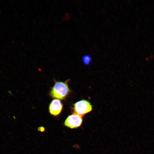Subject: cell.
<instances>
[{
  "label": "cell",
  "instance_id": "5",
  "mask_svg": "<svg viewBox=\"0 0 154 154\" xmlns=\"http://www.w3.org/2000/svg\"><path fill=\"white\" fill-rule=\"evenodd\" d=\"M83 63L86 65L89 64L92 60L91 57L89 55L86 54L83 55L82 58Z\"/></svg>",
  "mask_w": 154,
  "mask_h": 154
},
{
  "label": "cell",
  "instance_id": "4",
  "mask_svg": "<svg viewBox=\"0 0 154 154\" xmlns=\"http://www.w3.org/2000/svg\"><path fill=\"white\" fill-rule=\"evenodd\" d=\"M62 107V104L60 100L58 99L54 100L50 104L49 112L51 114L57 116L61 112Z\"/></svg>",
  "mask_w": 154,
  "mask_h": 154
},
{
  "label": "cell",
  "instance_id": "3",
  "mask_svg": "<svg viewBox=\"0 0 154 154\" xmlns=\"http://www.w3.org/2000/svg\"><path fill=\"white\" fill-rule=\"evenodd\" d=\"M82 116L74 112L67 118L64 121V125L71 129L78 127L82 123Z\"/></svg>",
  "mask_w": 154,
  "mask_h": 154
},
{
  "label": "cell",
  "instance_id": "2",
  "mask_svg": "<svg viewBox=\"0 0 154 154\" xmlns=\"http://www.w3.org/2000/svg\"><path fill=\"white\" fill-rule=\"evenodd\" d=\"M92 109L91 103L86 100H80L74 104V112L82 116L90 112Z\"/></svg>",
  "mask_w": 154,
  "mask_h": 154
},
{
  "label": "cell",
  "instance_id": "6",
  "mask_svg": "<svg viewBox=\"0 0 154 154\" xmlns=\"http://www.w3.org/2000/svg\"><path fill=\"white\" fill-rule=\"evenodd\" d=\"M38 130L41 132H43L44 130V128L42 127H41L38 128Z\"/></svg>",
  "mask_w": 154,
  "mask_h": 154
},
{
  "label": "cell",
  "instance_id": "1",
  "mask_svg": "<svg viewBox=\"0 0 154 154\" xmlns=\"http://www.w3.org/2000/svg\"><path fill=\"white\" fill-rule=\"evenodd\" d=\"M69 80L64 82H56L50 91V96L53 98L60 100L64 99L70 92L67 84Z\"/></svg>",
  "mask_w": 154,
  "mask_h": 154
}]
</instances>
